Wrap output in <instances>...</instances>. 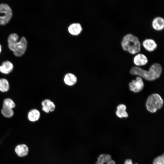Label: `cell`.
I'll use <instances>...</instances> for the list:
<instances>
[{"label":"cell","instance_id":"6da1fadb","mask_svg":"<svg viewBox=\"0 0 164 164\" xmlns=\"http://www.w3.org/2000/svg\"><path fill=\"white\" fill-rule=\"evenodd\" d=\"M162 72V67L158 63H154L151 65L149 71L143 70L137 67H132L130 70L131 74L139 75L149 81L154 80L159 78Z\"/></svg>","mask_w":164,"mask_h":164},{"label":"cell","instance_id":"7a4b0ae2","mask_svg":"<svg viewBox=\"0 0 164 164\" xmlns=\"http://www.w3.org/2000/svg\"><path fill=\"white\" fill-rule=\"evenodd\" d=\"M18 35L15 33L10 34L9 36L8 42L9 49L12 51L16 56L20 57L25 53L27 46V42L26 38L22 36L18 41Z\"/></svg>","mask_w":164,"mask_h":164},{"label":"cell","instance_id":"3957f363","mask_svg":"<svg viewBox=\"0 0 164 164\" xmlns=\"http://www.w3.org/2000/svg\"><path fill=\"white\" fill-rule=\"evenodd\" d=\"M121 45L124 50L131 54L137 53L140 50L141 44L138 38L131 33L123 37Z\"/></svg>","mask_w":164,"mask_h":164},{"label":"cell","instance_id":"277c9868","mask_svg":"<svg viewBox=\"0 0 164 164\" xmlns=\"http://www.w3.org/2000/svg\"><path fill=\"white\" fill-rule=\"evenodd\" d=\"M163 101L161 96L157 94H152L148 97L146 106L147 110L151 113L155 112L163 106Z\"/></svg>","mask_w":164,"mask_h":164},{"label":"cell","instance_id":"5b68a950","mask_svg":"<svg viewBox=\"0 0 164 164\" xmlns=\"http://www.w3.org/2000/svg\"><path fill=\"white\" fill-rule=\"evenodd\" d=\"M12 16V11L10 7L6 3L0 4V25L8 23Z\"/></svg>","mask_w":164,"mask_h":164},{"label":"cell","instance_id":"8992f818","mask_svg":"<svg viewBox=\"0 0 164 164\" xmlns=\"http://www.w3.org/2000/svg\"><path fill=\"white\" fill-rule=\"evenodd\" d=\"M129 86L131 91L138 93L142 90L144 87V84L141 77H137L135 80H133L129 83Z\"/></svg>","mask_w":164,"mask_h":164},{"label":"cell","instance_id":"52a82bcc","mask_svg":"<svg viewBox=\"0 0 164 164\" xmlns=\"http://www.w3.org/2000/svg\"><path fill=\"white\" fill-rule=\"evenodd\" d=\"M95 164H116V163L112 159L110 155L102 154L97 157V161Z\"/></svg>","mask_w":164,"mask_h":164},{"label":"cell","instance_id":"ba28073f","mask_svg":"<svg viewBox=\"0 0 164 164\" xmlns=\"http://www.w3.org/2000/svg\"><path fill=\"white\" fill-rule=\"evenodd\" d=\"M13 68L12 63L8 60L5 61L0 66V72L4 74H8L12 72Z\"/></svg>","mask_w":164,"mask_h":164},{"label":"cell","instance_id":"9c48e42d","mask_svg":"<svg viewBox=\"0 0 164 164\" xmlns=\"http://www.w3.org/2000/svg\"><path fill=\"white\" fill-rule=\"evenodd\" d=\"M152 26L157 30H162L164 27V19L162 17L158 16L154 18L152 22Z\"/></svg>","mask_w":164,"mask_h":164},{"label":"cell","instance_id":"30bf717a","mask_svg":"<svg viewBox=\"0 0 164 164\" xmlns=\"http://www.w3.org/2000/svg\"><path fill=\"white\" fill-rule=\"evenodd\" d=\"M15 151L19 156L24 157L28 154L29 152V148L25 144L19 145L15 148Z\"/></svg>","mask_w":164,"mask_h":164},{"label":"cell","instance_id":"8fae6325","mask_svg":"<svg viewBox=\"0 0 164 164\" xmlns=\"http://www.w3.org/2000/svg\"><path fill=\"white\" fill-rule=\"evenodd\" d=\"M142 45L145 48L149 51L154 50L157 47V44L153 39H147L142 42Z\"/></svg>","mask_w":164,"mask_h":164},{"label":"cell","instance_id":"7c38bea8","mask_svg":"<svg viewBox=\"0 0 164 164\" xmlns=\"http://www.w3.org/2000/svg\"><path fill=\"white\" fill-rule=\"evenodd\" d=\"M133 61L134 64L138 66L144 65L148 62L146 56L142 53H138L135 56Z\"/></svg>","mask_w":164,"mask_h":164},{"label":"cell","instance_id":"4fadbf2b","mask_svg":"<svg viewBox=\"0 0 164 164\" xmlns=\"http://www.w3.org/2000/svg\"><path fill=\"white\" fill-rule=\"evenodd\" d=\"M40 117V113L37 109L34 108L30 110L27 114L28 119L31 122L38 121Z\"/></svg>","mask_w":164,"mask_h":164},{"label":"cell","instance_id":"5bb4252c","mask_svg":"<svg viewBox=\"0 0 164 164\" xmlns=\"http://www.w3.org/2000/svg\"><path fill=\"white\" fill-rule=\"evenodd\" d=\"M64 83L67 85L72 86L75 85L77 81V78L74 74L68 73L64 76L63 79Z\"/></svg>","mask_w":164,"mask_h":164},{"label":"cell","instance_id":"9a60e30c","mask_svg":"<svg viewBox=\"0 0 164 164\" xmlns=\"http://www.w3.org/2000/svg\"><path fill=\"white\" fill-rule=\"evenodd\" d=\"M126 108V106L124 104H120L117 107V110L116 114L118 117L120 118H127L128 114L125 111Z\"/></svg>","mask_w":164,"mask_h":164},{"label":"cell","instance_id":"2e32d148","mask_svg":"<svg viewBox=\"0 0 164 164\" xmlns=\"http://www.w3.org/2000/svg\"><path fill=\"white\" fill-rule=\"evenodd\" d=\"M82 30L81 27L79 23H74L68 28V31L72 34L76 35L79 34Z\"/></svg>","mask_w":164,"mask_h":164},{"label":"cell","instance_id":"e0dca14e","mask_svg":"<svg viewBox=\"0 0 164 164\" xmlns=\"http://www.w3.org/2000/svg\"><path fill=\"white\" fill-rule=\"evenodd\" d=\"M10 88V84L8 80L5 78L0 79V91L4 93L8 91Z\"/></svg>","mask_w":164,"mask_h":164},{"label":"cell","instance_id":"ac0fdd59","mask_svg":"<svg viewBox=\"0 0 164 164\" xmlns=\"http://www.w3.org/2000/svg\"><path fill=\"white\" fill-rule=\"evenodd\" d=\"M1 113L4 117L7 118H11L14 115L13 109L3 105L1 110Z\"/></svg>","mask_w":164,"mask_h":164},{"label":"cell","instance_id":"d6986e66","mask_svg":"<svg viewBox=\"0 0 164 164\" xmlns=\"http://www.w3.org/2000/svg\"><path fill=\"white\" fill-rule=\"evenodd\" d=\"M3 105L13 109L15 107V104L12 99L10 98H7L4 100Z\"/></svg>","mask_w":164,"mask_h":164},{"label":"cell","instance_id":"ffe728a7","mask_svg":"<svg viewBox=\"0 0 164 164\" xmlns=\"http://www.w3.org/2000/svg\"><path fill=\"white\" fill-rule=\"evenodd\" d=\"M153 164H164V154L156 157L154 160Z\"/></svg>","mask_w":164,"mask_h":164},{"label":"cell","instance_id":"44dd1931","mask_svg":"<svg viewBox=\"0 0 164 164\" xmlns=\"http://www.w3.org/2000/svg\"><path fill=\"white\" fill-rule=\"evenodd\" d=\"M50 112L53 111L55 109L56 106L54 103L51 101L49 103L48 106Z\"/></svg>","mask_w":164,"mask_h":164},{"label":"cell","instance_id":"7402d4cb","mask_svg":"<svg viewBox=\"0 0 164 164\" xmlns=\"http://www.w3.org/2000/svg\"><path fill=\"white\" fill-rule=\"evenodd\" d=\"M125 164H133L132 160L130 159H127L125 161ZM135 164H138L136 163Z\"/></svg>","mask_w":164,"mask_h":164},{"label":"cell","instance_id":"603a6c76","mask_svg":"<svg viewBox=\"0 0 164 164\" xmlns=\"http://www.w3.org/2000/svg\"><path fill=\"white\" fill-rule=\"evenodd\" d=\"M2 51V46L0 44V53Z\"/></svg>","mask_w":164,"mask_h":164}]
</instances>
